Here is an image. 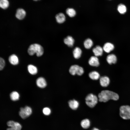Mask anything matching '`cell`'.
<instances>
[{
    "label": "cell",
    "mask_w": 130,
    "mask_h": 130,
    "mask_svg": "<svg viewBox=\"0 0 130 130\" xmlns=\"http://www.w3.org/2000/svg\"><path fill=\"white\" fill-rule=\"evenodd\" d=\"M43 112L45 115H48L51 113V111L49 108L48 107H46L43 109Z\"/></svg>",
    "instance_id": "obj_29"
},
{
    "label": "cell",
    "mask_w": 130,
    "mask_h": 130,
    "mask_svg": "<svg viewBox=\"0 0 130 130\" xmlns=\"http://www.w3.org/2000/svg\"><path fill=\"white\" fill-rule=\"evenodd\" d=\"M55 18L57 22L59 23H62L65 20V17L64 14L59 13L55 16Z\"/></svg>",
    "instance_id": "obj_16"
},
{
    "label": "cell",
    "mask_w": 130,
    "mask_h": 130,
    "mask_svg": "<svg viewBox=\"0 0 130 130\" xmlns=\"http://www.w3.org/2000/svg\"><path fill=\"white\" fill-rule=\"evenodd\" d=\"M33 0L34 1H37L39 0Z\"/></svg>",
    "instance_id": "obj_32"
},
{
    "label": "cell",
    "mask_w": 130,
    "mask_h": 130,
    "mask_svg": "<svg viewBox=\"0 0 130 130\" xmlns=\"http://www.w3.org/2000/svg\"><path fill=\"white\" fill-rule=\"evenodd\" d=\"M93 42L91 39L90 38L86 39L84 41V47L86 49L90 48L93 45Z\"/></svg>",
    "instance_id": "obj_21"
},
{
    "label": "cell",
    "mask_w": 130,
    "mask_h": 130,
    "mask_svg": "<svg viewBox=\"0 0 130 130\" xmlns=\"http://www.w3.org/2000/svg\"><path fill=\"white\" fill-rule=\"evenodd\" d=\"M26 15L25 11L22 8L18 9L15 14L16 18L19 20H22L24 18Z\"/></svg>",
    "instance_id": "obj_7"
},
{
    "label": "cell",
    "mask_w": 130,
    "mask_h": 130,
    "mask_svg": "<svg viewBox=\"0 0 130 130\" xmlns=\"http://www.w3.org/2000/svg\"><path fill=\"white\" fill-rule=\"evenodd\" d=\"M82 53L81 49L79 47H76L74 49L73 55L74 57L76 59H78L81 57Z\"/></svg>",
    "instance_id": "obj_18"
},
{
    "label": "cell",
    "mask_w": 130,
    "mask_h": 130,
    "mask_svg": "<svg viewBox=\"0 0 130 130\" xmlns=\"http://www.w3.org/2000/svg\"><path fill=\"white\" fill-rule=\"evenodd\" d=\"M100 83L101 85L104 87L107 86L110 83V79L106 76L102 77L100 78Z\"/></svg>",
    "instance_id": "obj_8"
},
{
    "label": "cell",
    "mask_w": 130,
    "mask_h": 130,
    "mask_svg": "<svg viewBox=\"0 0 130 130\" xmlns=\"http://www.w3.org/2000/svg\"><path fill=\"white\" fill-rule=\"evenodd\" d=\"M120 116L124 119H130V106L123 105L120 108Z\"/></svg>",
    "instance_id": "obj_3"
},
{
    "label": "cell",
    "mask_w": 130,
    "mask_h": 130,
    "mask_svg": "<svg viewBox=\"0 0 130 130\" xmlns=\"http://www.w3.org/2000/svg\"><path fill=\"white\" fill-rule=\"evenodd\" d=\"M89 76L91 79L93 80H97L100 78L99 74L96 71L90 72L89 74Z\"/></svg>",
    "instance_id": "obj_20"
},
{
    "label": "cell",
    "mask_w": 130,
    "mask_h": 130,
    "mask_svg": "<svg viewBox=\"0 0 130 130\" xmlns=\"http://www.w3.org/2000/svg\"><path fill=\"white\" fill-rule=\"evenodd\" d=\"M5 64V61L2 58L0 57V70H2L4 68Z\"/></svg>",
    "instance_id": "obj_30"
},
{
    "label": "cell",
    "mask_w": 130,
    "mask_h": 130,
    "mask_svg": "<svg viewBox=\"0 0 130 130\" xmlns=\"http://www.w3.org/2000/svg\"><path fill=\"white\" fill-rule=\"evenodd\" d=\"M7 124L9 127L6 130H21L22 128L21 125L19 123L13 121H8Z\"/></svg>",
    "instance_id": "obj_6"
},
{
    "label": "cell",
    "mask_w": 130,
    "mask_h": 130,
    "mask_svg": "<svg viewBox=\"0 0 130 130\" xmlns=\"http://www.w3.org/2000/svg\"><path fill=\"white\" fill-rule=\"evenodd\" d=\"M74 42V39L71 36H67L64 40V43L70 47H72L73 46Z\"/></svg>",
    "instance_id": "obj_13"
},
{
    "label": "cell",
    "mask_w": 130,
    "mask_h": 130,
    "mask_svg": "<svg viewBox=\"0 0 130 130\" xmlns=\"http://www.w3.org/2000/svg\"><path fill=\"white\" fill-rule=\"evenodd\" d=\"M37 86L39 88H44L47 85V83L45 79L42 77L39 78L36 80Z\"/></svg>",
    "instance_id": "obj_10"
},
{
    "label": "cell",
    "mask_w": 130,
    "mask_h": 130,
    "mask_svg": "<svg viewBox=\"0 0 130 130\" xmlns=\"http://www.w3.org/2000/svg\"><path fill=\"white\" fill-rule=\"evenodd\" d=\"M117 9L118 12L121 14H124L127 10L126 6L123 4H120L118 5Z\"/></svg>",
    "instance_id": "obj_25"
},
{
    "label": "cell",
    "mask_w": 130,
    "mask_h": 130,
    "mask_svg": "<svg viewBox=\"0 0 130 130\" xmlns=\"http://www.w3.org/2000/svg\"><path fill=\"white\" fill-rule=\"evenodd\" d=\"M92 51L95 56L97 57L102 55L103 49L100 46H97L93 49Z\"/></svg>",
    "instance_id": "obj_11"
},
{
    "label": "cell",
    "mask_w": 130,
    "mask_h": 130,
    "mask_svg": "<svg viewBox=\"0 0 130 130\" xmlns=\"http://www.w3.org/2000/svg\"><path fill=\"white\" fill-rule=\"evenodd\" d=\"M92 130H99L96 128H94Z\"/></svg>",
    "instance_id": "obj_31"
},
{
    "label": "cell",
    "mask_w": 130,
    "mask_h": 130,
    "mask_svg": "<svg viewBox=\"0 0 130 130\" xmlns=\"http://www.w3.org/2000/svg\"><path fill=\"white\" fill-rule=\"evenodd\" d=\"M69 72L72 75L76 74L80 76L83 73L84 71L81 67L77 65H74L71 66L69 70Z\"/></svg>",
    "instance_id": "obj_5"
},
{
    "label": "cell",
    "mask_w": 130,
    "mask_h": 130,
    "mask_svg": "<svg viewBox=\"0 0 130 130\" xmlns=\"http://www.w3.org/2000/svg\"><path fill=\"white\" fill-rule=\"evenodd\" d=\"M19 115L23 119L26 118L28 117L25 112L24 108H20L19 112Z\"/></svg>",
    "instance_id": "obj_28"
},
{
    "label": "cell",
    "mask_w": 130,
    "mask_h": 130,
    "mask_svg": "<svg viewBox=\"0 0 130 130\" xmlns=\"http://www.w3.org/2000/svg\"><path fill=\"white\" fill-rule=\"evenodd\" d=\"M70 107L73 110H76L78 108L79 104L78 102L75 100H70L68 102Z\"/></svg>",
    "instance_id": "obj_17"
},
{
    "label": "cell",
    "mask_w": 130,
    "mask_h": 130,
    "mask_svg": "<svg viewBox=\"0 0 130 130\" xmlns=\"http://www.w3.org/2000/svg\"><path fill=\"white\" fill-rule=\"evenodd\" d=\"M85 99L86 104L89 107L91 108L94 107L98 102L97 97L91 93L87 95Z\"/></svg>",
    "instance_id": "obj_4"
},
{
    "label": "cell",
    "mask_w": 130,
    "mask_h": 130,
    "mask_svg": "<svg viewBox=\"0 0 130 130\" xmlns=\"http://www.w3.org/2000/svg\"><path fill=\"white\" fill-rule=\"evenodd\" d=\"M99 100L101 102H106L110 99L117 100L119 98L118 95L112 91L108 90H103L98 95Z\"/></svg>",
    "instance_id": "obj_1"
},
{
    "label": "cell",
    "mask_w": 130,
    "mask_h": 130,
    "mask_svg": "<svg viewBox=\"0 0 130 130\" xmlns=\"http://www.w3.org/2000/svg\"><path fill=\"white\" fill-rule=\"evenodd\" d=\"M9 3L8 0H0V7L5 9L9 7Z\"/></svg>",
    "instance_id": "obj_22"
},
{
    "label": "cell",
    "mask_w": 130,
    "mask_h": 130,
    "mask_svg": "<svg viewBox=\"0 0 130 130\" xmlns=\"http://www.w3.org/2000/svg\"><path fill=\"white\" fill-rule=\"evenodd\" d=\"M114 48V46L112 43L107 42L104 45L103 49L106 52L109 53L113 50Z\"/></svg>",
    "instance_id": "obj_12"
},
{
    "label": "cell",
    "mask_w": 130,
    "mask_h": 130,
    "mask_svg": "<svg viewBox=\"0 0 130 130\" xmlns=\"http://www.w3.org/2000/svg\"><path fill=\"white\" fill-rule=\"evenodd\" d=\"M81 125L83 128L86 129L88 128L90 125V122L87 119L82 120L81 122Z\"/></svg>",
    "instance_id": "obj_23"
},
{
    "label": "cell",
    "mask_w": 130,
    "mask_h": 130,
    "mask_svg": "<svg viewBox=\"0 0 130 130\" xmlns=\"http://www.w3.org/2000/svg\"><path fill=\"white\" fill-rule=\"evenodd\" d=\"M67 14L70 17H74L76 15V12L75 10L72 8H68L66 10Z\"/></svg>",
    "instance_id": "obj_26"
},
{
    "label": "cell",
    "mask_w": 130,
    "mask_h": 130,
    "mask_svg": "<svg viewBox=\"0 0 130 130\" xmlns=\"http://www.w3.org/2000/svg\"><path fill=\"white\" fill-rule=\"evenodd\" d=\"M27 69L28 72L31 74L35 75L37 73L38 69L37 68L33 65H28L27 67Z\"/></svg>",
    "instance_id": "obj_19"
},
{
    "label": "cell",
    "mask_w": 130,
    "mask_h": 130,
    "mask_svg": "<svg viewBox=\"0 0 130 130\" xmlns=\"http://www.w3.org/2000/svg\"><path fill=\"white\" fill-rule=\"evenodd\" d=\"M11 99L13 101H16L18 100L20 98V95L18 92L16 91L12 92L10 95Z\"/></svg>",
    "instance_id": "obj_24"
},
{
    "label": "cell",
    "mask_w": 130,
    "mask_h": 130,
    "mask_svg": "<svg viewBox=\"0 0 130 130\" xmlns=\"http://www.w3.org/2000/svg\"><path fill=\"white\" fill-rule=\"evenodd\" d=\"M88 63L90 65L93 66L97 67L99 65L98 58L96 56L91 57L89 60Z\"/></svg>",
    "instance_id": "obj_9"
},
{
    "label": "cell",
    "mask_w": 130,
    "mask_h": 130,
    "mask_svg": "<svg viewBox=\"0 0 130 130\" xmlns=\"http://www.w3.org/2000/svg\"><path fill=\"white\" fill-rule=\"evenodd\" d=\"M24 109L25 112L28 117L32 114V110L31 108L30 107L26 106L24 108Z\"/></svg>",
    "instance_id": "obj_27"
},
{
    "label": "cell",
    "mask_w": 130,
    "mask_h": 130,
    "mask_svg": "<svg viewBox=\"0 0 130 130\" xmlns=\"http://www.w3.org/2000/svg\"><path fill=\"white\" fill-rule=\"evenodd\" d=\"M106 60L107 62L110 64H115L117 61V58L114 54L109 55L107 57Z\"/></svg>",
    "instance_id": "obj_14"
},
{
    "label": "cell",
    "mask_w": 130,
    "mask_h": 130,
    "mask_svg": "<svg viewBox=\"0 0 130 130\" xmlns=\"http://www.w3.org/2000/svg\"><path fill=\"white\" fill-rule=\"evenodd\" d=\"M28 52L30 55L32 56L36 53L37 56L40 57L43 54L44 49L43 47L40 45L34 44L29 46L28 49Z\"/></svg>",
    "instance_id": "obj_2"
},
{
    "label": "cell",
    "mask_w": 130,
    "mask_h": 130,
    "mask_svg": "<svg viewBox=\"0 0 130 130\" xmlns=\"http://www.w3.org/2000/svg\"><path fill=\"white\" fill-rule=\"evenodd\" d=\"M8 59L9 62L13 65H16L19 63L18 58L17 56L14 54H12L10 55Z\"/></svg>",
    "instance_id": "obj_15"
}]
</instances>
